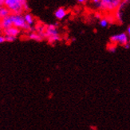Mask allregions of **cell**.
<instances>
[{"mask_svg":"<svg viewBox=\"0 0 130 130\" xmlns=\"http://www.w3.org/2000/svg\"><path fill=\"white\" fill-rule=\"evenodd\" d=\"M121 0H91L93 7L102 12L113 13L119 7Z\"/></svg>","mask_w":130,"mask_h":130,"instance_id":"1","label":"cell"},{"mask_svg":"<svg viewBox=\"0 0 130 130\" xmlns=\"http://www.w3.org/2000/svg\"><path fill=\"white\" fill-rule=\"evenodd\" d=\"M45 38H46L48 39V42L51 44H54L55 42L61 40V36L58 29V24H50L46 26Z\"/></svg>","mask_w":130,"mask_h":130,"instance_id":"2","label":"cell"},{"mask_svg":"<svg viewBox=\"0 0 130 130\" xmlns=\"http://www.w3.org/2000/svg\"><path fill=\"white\" fill-rule=\"evenodd\" d=\"M11 19H12L13 22V26L18 28L19 30H30L31 32H35V27H30L26 24V22L24 19V15L22 14H10Z\"/></svg>","mask_w":130,"mask_h":130,"instance_id":"3","label":"cell"},{"mask_svg":"<svg viewBox=\"0 0 130 130\" xmlns=\"http://www.w3.org/2000/svg\"><path fill=\"white\" fill-rule=\"evenodd\" d=\"M5 6L10 10V13L14 14H22L24 11L23 6L19 0H6Z\"/></svg>","mask_w":130,"mask_h":130,"instance_id":"4","label":"cell"},{"mask_svg":"<svg viewBox=\"0 0 130 130\" xmlns=\"http://www.w3.org/2000/svg\"><path fill=\"white\" fill-rule=\"evenodd\" d=\"M110 42L112 44H115V45H120V46H125L126 44L128 43L130 41V39L127 35V33L122 32L120 34H117V35H112L109 38Z\"/></svg>","mask_w":130,"mask_h":130,"instance_id":"5","label":"cell"},{"mask_svg":"<svg viewBox=\"0 0 130 130\" xmlns=\"http://www.w3.org/2000/svg\"><path fill=\"white\" fill-rule=\"evenodd\" d=\"M12 26H13V22L10 15L0 20V29H2L3 30H7L8 28Z\"/></svg>","mask_w":130,"mask_h":130,"instance_id":"6","label":"cell"},{"mask_svg":"<svg viewBox=\"0 0 130 130\" xmlns=\"http://www.w3.org/2000/svg\"><path fill=\"white\" fill-rule=\"evenodd\" d=\"M20 32H21L20 30L14 26L10 27L8 29L3 30V34L5 35V36H12V37H15V38H17L19 35Z\"/></svg>","mask_w":130,"mask_h":130,"instance_id":"7","label":"cell"},{"mask_svg":"<svg viewBox=\"0 0 130 130\" xmlns=\"http://www.w3.org/2000/svg\"><path fill=\"white\" fill-rule=\"evenodd\" d=\"M67 15V11L64 7H59L54 12V16L55 18L58 20H62L64 19Z\"/></svg>","mask_w":130,"mask_h":130,"instance_id":"8","label":"cell"},{"mask_svg":"<svg viewBox=\"0 0 130 130\" xmlns=\"http://www.w3.org/2000/svg\"><path fill=\"white\" fill-rule=\"evenodd\" d=\"M24 19H25V21L28 26H30V27L34 26V25L35 23V19L34 18V16L31 14L26 13L24 14Z\"/></svg>","mask_w":130,"mask_h":130,"instance_id":"9","label":"cell"},{"mask_svg":"<svg viewBox=\"0 0 130 130\" xmlns=\"http://www.w3.org/2000/svg\"><path fill=\"white\" fill-rule=\"evenodd\" d=\"M11 14L10 10L6 6H0V20Z\"/></svg>","mask_w":130,"mask_h":130,"instance_id":"10","label":"cell"},{"mask_svg":"<svg viewBox=\"0 0 130 130\" xmlns=\"http://www.w3.org/2000/svg\"><path fill=\"white\" fill-rule=\"evenodd\" d=\"M28 37H29V38L31 39V40H35L37 42H40L43 39V38L37 32H30Z\"/></svg>","mask_w":130,"mask_h":130,"instance_id":"11","label":"cell"},{"mask_svg":"<svg viewBox=\"0 0 130 130\" xmlns=\"http://www.w3.org/2000/svg\"><path fill=\"white\" fill-rule=\"evenodd\" d=\"M110 22H111V20L109 19H108V18H102L101 19H100L99 24H100V26L101 27L105 28V27H107V26L109 25Z\"/></svg>","mask_w":130,"mask_h":130,"instance_id":"12","label":"cell"},{"mask_svg":"<svg viewBox=\"0 0 130 130\" xmlns=\"http://www.w3.org/2000/svg\"><path fill=\"white\" fill-rule=\"evenodd\" d=\"M117 45H115V44H109V46H108V47H107V50H108V51L109 52H110V53H112V54H114V53H116V51H117Z\"/></svg>","mask_w":130,"mask_h":130,"instance_id":"13","label":"cell"},{"mask_svg":"<svg viewBox=\"0 0 130 130\" xmlns=\"http://www.w3.org/2000/svg\"><path fill=\"white\" fill-rule=\"evenodd\" d=\"M19 1L21 3V4L22 6H23L24 11H28V10H29V6H28V3H27V0H19Z\"/></svg>","mask_w":130,"mask_h":130,"instance_id":"14","label":"cell"},{"mask_svg":"<svg viewBox=\"0 0 130 130\" xmlns=\"http://www.w3.org/2000/svg\"><path fill=\"white\" fill-rule=\"evenodd\" d=\"M15 37H12V36H5V39H6V42H12L16 40Z\"/></svg>","mask_w":130,"mask_h":130,"instance_id":"15","label":"cell"},{"mask_svg":"<svg viewBox=\"0 0 130 130\" xmlns=\"http://www.w3.org/2000/svg\"><path fill=\"white\" fill-rule=\"evenodd\" d=\"M4 42H6L5 36H3V35H0V44L3 43Z\"/></svg>","mask_w":130,"mask_h":130,"instance_id":"16","label":"cell"},{"mask_svg":"<svg viewBox=\"0 0 130 130\" xmlns=\"http://www.w3.org/2000/svg\"><path fill=\"white\" fill-rule=\"evenodd\" d=\"M127 35H128V38H129V39H130V26H128V28H127Z\"/></svg>","mask_w":130,"mask_h":130,"instance_id":"17","label":"cell"},{"mask_svg":"<svg viewBox=\"0 0 130 130\" xmlns=\"http://www.w3.org/2000/svg\"><path fill=\"white\" fill-rule=\"evenodd\" d=\"M6 0H0V6H5Z\"/></svg>","mask_w":130,"mask_h":130,"instance_id":"18","label":"cell"},{"mask_svg":"<svg viewBox=\"0 0 130 130\" xmlns=\"http://www.w3.org/2000/svg\"><path fill=\"white\" fill-rule=\"evenodd\" d=\"M77 1L79 3H82V4H83V3H86L87 0H77Z\"/></svg>","mask_w":130,"mask_h":130,"instance_id":"19","label":"cell"},{"mask_svg":"<svg viewBox=\"0 0 130 130\" xmlns=\"http://www.w3.org/2000/svg\"><path fill=\"white\" fill-rule=\"evenodd\" d=\"M124 47H125V49H129L130 48V46H129V44L128 43V44H126L125 46H124Z\"/></svg>","mask_w":130,"mask_h":130,"instance_id":"20","label":"cell"},{"mask_svg":"<svg viewBox=\"0 0 130 130\" xmlns=\"http://www.w3.org/2000/svg\"><path fill=\"white\" fill-rule=\"evenodd\" d=\"M128 44H129V46H130V41L128 42Z\"/></svg>","mask_w":130,"mask_h":130,"instance_id":"21","label":"cell"},{"mask_svg":"<svg viewBox=\"0 0 130 130\" xmlns=\"http://www.w3.org/2000/svg\"><path fill=\"white\" fill-rule=\"evenodd\" d=\"M121 1H126V0H121Z\"/></svg>","mask_w":130,"mask_h":130,"instance_id":"22","label":"cell"}]
</instances>
